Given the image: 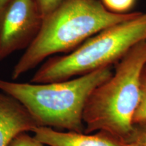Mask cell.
Returning a JSON list of instances; mask_svg holds the SVG:
<instances>
[{
    "mask_svg": "<svg viewBox=\"0 0 146 146\" xmlns=\"http://www.w3.org/2000/svg\"><path fill=\"white\" fill-rule=\"evenodd\" d=\"M140 13H112L100 0H64L43 18L37 36L14 66L12 78L18 79L52 55L72 52L91 36Z\"/></svg>",
    "mask_w": 146,
    "mask_h": 146,
    "instance_id": "cell-1",
    "label": "cell"
},
{
    "mask_svg": "<svg viewBox=\"0 0 146 146\" xmlns=\"http://www.w3.org/2000/svg\"><path fill=\"white\" fill-rule=\"evenodd\" d=\"M145 65L146 40L135 45L115 64L112 76L89 95L83 112L84 133L104 131L127 142L139 103Z\"/></svg>",
    "mask_w": 146,
    "mask_h": 146,
    "instance_id": "cell-2",
    "label": "cell"
},
{
    "mask_svg": "<svg viewBox=\"0 0 146 146\" xmlns=\"http://www.w3.org/2000/svg\"><path fill=\"white\" fill-rule=\"evenodd\" d=\"M112 66L54 83H18L0 78V91L18 101L39 127L84 133L83 112L89 95L112 76Z\"/></svg>",
    "mask_w": 146,
    "mask_h": 146,
    "instance_id": "cell-3",
    "label": "cell"
},
{
    "mask_svg": "<svg viewBox=\"0 0 146 146\" xmlns=\"http://www.w3.org/2000/svg\"><path fill=\"white\" fill-rule=\"evenodd\" d=\"M146 40V12L108 27L91 36L75 50L47 60L31 83L66 81L115 64L135 45Z\"/></svg>",
    "mask_w": 146,
    "mask_h": 146,
    "instance_id": "cell-4",
    "label": "cell"
},
{
    "mask_svg": "<svg viewBox=\"0 0 146 146\" xmlns=\"http://www.w3.org/2000/svg\"><path fill=\"white\" fill-rule=\"evenodd\" d=\"M43 15L36 0H10L0 8V61L27 50L41 30Z\"/></svg>",
    "mask_w": 146,
    "mask_h": 146,
    "instance_id": "cell-5",
    "label": "cell"
},
{
    "mask_svg": "<svg viewBox=\"0 0 146 146\" xmlns=\"http://www.w3.org/2000/svg\"><path fill=\"white\" fill-rule=\"evenodd\" d=\"M33 133L36 139L49 146H126L127 143L125 140L104 131L86 134L39 127Z\"/></svg>",
    "mask_w": 146,
    "mask_h": 146,
    "instance_id": "cell-6",
    "label": "cell"
},
{
    "mask_svg": "<svg viewBox=\"0 0 146 146\" xmlns=\"http://www.w3.org/2000/svg\"><path fill=\"white\" fill-rule=\"evenodd\" d=\"M39 125L14 98L0 92V146H8L18 134L33 132Z\"/></svg>",
    "mask_w": 146,
    "mask_h": 146,
    "instance_id": "cell-7",
    "label": "cell"
},
{
    "mask_svg": "<svg viewBox=\"0 0 146 146\" xmlns=\"http://www.w3.org/2000/svg\"><path fill=\"white\" fill-rule=\"evenodd\" d=\"M107 10L114 14H124L131 12L137 0H100Z\"/></svg>",
    "mask_w": 146,
    "mask_h": 146,
    "instance_id": "cell-8",
    "label": "cell"
},
{
    "mask_svg": "<svg viewBox=\"0 0 146 146\" xmlns=\"http://www.w3.org/2000/svg\"><path fill=\"white\" fill-rule=\"evenodd\" d=\"M146 121V65L141 78V96L139 106L134 115L133 124Z\"/></svg>",
    "mask_w": 146,
    "mask_h": 146,
    "instance_id": "cell-9",
    "label": "cell"
},
{
    "mask_svg": "<svg viewBox=\"0 0 146 146\" xmlns=\"http://www.w3.org/2000/svg\"><path fill=\"white\" fill-rule=\"evenodd\" d=\"M8 146H45V144L27 133L23 132L18 134L11 141Z\"/></svg>",
    "mask_w": 146,
    "mask_h": 146,
    "instance_id": "cell-10",
    "label": "cell"
},
{
    "mask_svg": "<svg viewBox=\"0 0 146 146\" xmlns=\"http://www.w3.org/2000/svg\"><path fill=\"white\" fill-rule=\"evenodd\" d=\"M131 141L146 146V121L133 124L132 133L127 142Z\"/></svg>",
    "mask_w": 146,
    "mask_h": 146,
    "instance_id": "cell-11",
    "label": "cell"
},
{
    "mask_svg": "<svg viewBox=\"0 0 146 146\" xmlns=\"http://www.w3.org/2000/svg\"><path fill=\"white\" fill-rule=\"evenodd\" d=\"M64 0H36L41 8L43 17L52 12Z\"/></svg>",
    "mask_w": 146,
    "mask_h": 146,
    "instance_id": "cell-12",
    "label": "cell"
},
{
    "mask_svg": "<svg viewBox=\"0 0 146 146\" xmlns=\"http://www.w3.org/2000/svg\"><path fill=\"white\" fill-rule=\"evenodd\" d=\"M126 146H141L139 145V144H138L137 143H136V142H127V145Z\"/></svg>",
    "mask_w": 146,
    "mask_h": 146,
    "instance_id": "cell-13",
    "label": "cell"
},
{
    "mask_svg": "<svg viewBox=\"0 0 146 146\" xmlns=\"http://www.w3.org/2000/svg\"><path fill=\"white\" fill-rule=\"evenodd\" d=\"M9 1H10V0H0V8Z\"/></svg>",
    "mask_w": 146,
    "mask_h": 146,
    "instance_id": "cell-14",
    "label": "cell"
}]
</instances>
